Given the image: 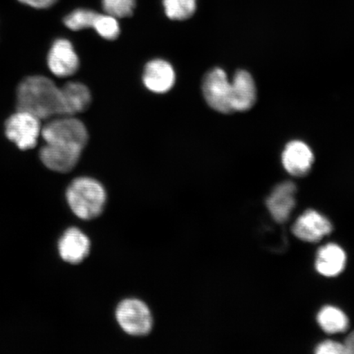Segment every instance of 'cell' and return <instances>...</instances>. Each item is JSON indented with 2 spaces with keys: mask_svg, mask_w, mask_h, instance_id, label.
<instances>
[{
  "mask_svg": "<svg viewBox=\"0 0 354 354\" xmlns=\"http://www.w3.org/2000/svg\"><path fill=\"white\" fill-rule=\"evenodd\" d=\"M98 13L88 10H77L66 16L64 22L66 28L77 32L87 28H92L95 17Z\"/></svg>",
  "mask_w": 354,
  "mask_h": 354,
  "instance_id": "obj_20",
  "label": "cell"
},
{
  "mask_svg": "<svg viewBox=\"0 0 354 354\" xmlns=\"http://www.w3.org/2000/svg\"><path fill=\"white\" fill-rule=\"evenodd\" d=\"M315 353L317 354H348L344 344L332 342V340H326V342L318 344Z\"/></svg>",
  "mask_w": 354,
  "mask_h": 354,
  "instance_id": "obj_22",
  "label": "cell"
},
{
  "mask_svg": "<svg viewBox=\"0 0 354 354\" xmlns=\"http://www.w3.org/2000/svg\"><path fill=\"white\" fill-rule=\"evenodd\" d=\"M344 344L348 349V354L354 353V331L348 336Z\"/></svg>",
  "mask_w": 354,
  "mask_h": 354,
  "instance_id": "obj_24",
  "label": "cell"
},
{
  "mask_svg": "<svg viewBox=\"0 0 354 354\" xmlns=\"http://www.w3.org/2000/svg\"><path fill=\"white\" fill-rule=\"evenodd\" d=\"M48 66L57 77H68L77 72L79 57L68 39H57L48 55Z\"/></svg>",
  "mask_w": 354,
  "mask_h": 354,
  "instance_id": "obj_7",
  "label": "cell"
},
{
  "mask_svg": "<svg viewBox=\"0 0 354 354\" xmlns=\"http://www.w3.org/2000/svg\"><path fill=\"white\" fill-rule=\"evenodd\" d=\"M64 102L66 115L74 116L75 114L82 113L90 107L91 93L83 83L71 82L61 87Z\"/></svg>",
  "mask_w": 354,
  "mask_h": 354,
  "instance_id": "obj_16",
  "label": "cell"
},
{
  "mask_svg": "<svg viewBox=\"0 0 354 354\" xmlns=\"http://www.w3.org/2000/svg\"><path fill=\"white\" fill-rule=\"evenodd\" d=\"M292 231L299 240L315 243L332 232V225L320 212L310 209L295 221Z\"/></svg>",
  "mask_w": 354,
  "mask_h": 354,
  "instance_id": "obj_8",
  "label": "cell"
},
{
  "mask_svg": "<svg viewBox=\"0 0 354 354\" xmlns=\"http://www.w3.org/2000/svg\"><path fill=\"white\" fill-rule=\"evenodd\" d=\"M17 110L32 114L39 120L66 115L61 88L50 78L32 76L22 81L17 90Z\"/></svg>",
  "mask_w": 354,
  "mask_h": 354,
  "instance_id": "obj_1",
  "label": "cell"
},
{
  "mask_svg": "<svg viewBox=\"0 0 354 354\" xmlns=\"http://www.w3.org/2000/svg\"><path fill=\"white\" fill-rule=\"evenodd\" d=\"M202 88L209 107L221 113H233L231 82L223 69L209 71L203 79Z\"/></svg>",
  "mask_w": 354,
  "mask_h": 354,
  "instance_id": "obj_6",
  "label": "cell"
},
{
  "mask_svg": "<svg viewBox=\"0 0 354 354\" xmlns=\"http://www.w3.org/2000/svg\"><path fill=\"white\" fill-rule=\"evenodd\" d=\"M102 6L107 15L123 19L131 17L134 12L136 0H102Z\"/></svg>",
  "mask_w": 354,
  "mask_h": 354,
  "instance_id": "obj_21",
  "label": "cell"
},
{
  "mask_svg": "<svg viewBox=\"0 0 354 354\" xmlns=\"http://www.w3.org/2000/svg\"><path fill=\"white\" fill-rule=\"evenodd\" d=\"M233 112H245L255 104L257 88L253 77L245 70H239L231 82Z\"/></svg>",
  "mask_w": 354,
  "mask_h": 354,
  "instance_id": "obj_13",
  "label": "cell"
},
{
  "mask_svg": "<svg viewBox=\"0 0 354 354\" xmlns=\"http://www.w3.org/2000/svg\"><path fill=\"white\" fill-rule=\"evenodd\" d=\"M296 187L291 181L277 185L267 199V206L272 218L278 223H285L295 206Z\"/></svg>",
  "mask_w": 354,
  "mask_h": 354,
  "instance_id": "obj_14",
  "label": "cell"
},
{
  "mask_svg": "<svg viewBox=\"0 0 354 354\" xmlns=\"http://www.w3.org/2000/svg\"><path fill=\"white\" fill-rule=\"evenodd\" d=\"M66 196L71 210L83 220L98 218L107 201L103 185L87 176L75 179L66 190Z\"/></svg>",
  "mask_w": 354,
  "mask_h": 354,
  "instance_id": "obj_2",
  "label": "cell"
},
{
  "mask_svg": "<svg viewBox=\"0 0 354 354\" xmlns=\"http://www.w3.org/2000/svg\"><path fill=\"white\" fill-rule=\"evenodd\" d=\"M92 28L98 33L102 38L113 41L120 34V26L118 19L109 15H97Z\"/></svg>",
  "mask_w": 354,
  "mask_h": 354,
  "instance_id": "obj_19",
  "label": "cell"
},
{
  "mask_svg": "<svg viewBox=\"0 0 354 354\" xmlns=\"http://www.w3.org/2000/svg\"><path fill=\"white\" fill-rule=\"evenodd\" d=\"M119 326L127 334L145 336L153 327V317L147 305L142 301L129 299L122 301L116 310Z\"/></svg>",
  "mask_w": 354,
  "mask_h": 354,
  "instance_id": "obj_4",
  "label": "cell"
},
{
  "mask_svg": "<svg viewBox=\"0 0 354 354\" xmlns=\"http://www.w3.org/2000/svg\"><path fill=\"white\" fill-rule=\"evenodd\" d=\"M168 19L183 21L189 19L196 11V0H162Z\"/></svg>",
  "mask_w": 354,
  "mask_h": 354,
  "instance_id": "obj_18",
  "label": "cell"
},
{
  "mask_svg": "<svg viewBox=\"0 0 354 354\" xmlns=\"http://www.w3.org/2000/svg\"><path fill=\"white\" fill-rule=\"evenodd\" d=\"M41 136L46 144L81 150L86 147L88 139L85 124L70 115L52 118L42 128Z\"/></svg>",
  "mask_w": 354,
  "mask_h": 354,
  "instance_id": "obj_3",
  "label": "cell"
},
{
  "mask_svg": "<svg viewBox=\"0 0 354 354\" xmlns=\"http://www.w3.org/2000/svg\"><path fill=\"white\" fill-rule=\"evenodd\" d=\"M143 82L149 91L165 94L175 85L176 73L174 66L163 59L149 61L145 68Z\"/></svg>",
  "mask_w": 354,
  "mask_h": 354,
  "instance_id": "obj_9",
  "label": "cell"
},
{
  "mask_svg": "<svg viewBox=\"0 0 354 354\" xmlns=\"http://www.w3.org/2000/svg\"><path fill=\"white\" fill-rule=\"evenodd\" d=\"M282 165L292 176L307 175L314 162V154L309 146L301 140L290 141L282 153Z\"/></svg>",
  "mask_w": 354,
  "mask_h": 354,
  "instance_id": "obj_10",
  "label": "cell"
},
{
  "mask_svg": "<svg viewBox=\"0 0 354 354\" xmlns=\"http://www.w3.org/2000/svg\"><path fill=\"white\" fill-rule=\"evenodd\" d=\"M91 241L81 230L70 228L61 237L59 252L62 259L71 264H79L90 254Z\"/></svg>",
  "mask_w": 354,
  "mask_h": 354,
  "instance_id": "obj_12",
  "label": "cell"
},
{
  "mask_svg": "<svg viewBox=\"0 0 354 354\" xmlns=\"http://www.w3.org/2000/svg\"><path fill=\"white\" fill-rule=\"evenodd\" d=\"M346 264V254L342 247L328 243L317 252L316 269L321 275L332 277L339 275Z\"/></svg>",
  "mask_w": 354,
  "mask_h": 354,
  "instance_id": "obj_15",
  "label": "cell"
},
{
  "mask_svg": "<svg viewBox=\"0 0 354 354\" xmlns=\"http://www.w3.org/2000/svg\"><path fill=\"white\" fill-rule=\"evenodd\" d=\"M21 3L25 4L37 10H46L50 8L57 1V0H19Z\"/></svg>",
  "mask_w": 354,
  "mask_h": 354,
  "instance_id": "obj_23",
  "label": "cell"
},
{
  "mask_svg": "<svg viewBox=\"0 0 354 354\" xmlns=\"http://www.w3.org/2000/svg\"><path fill=\"white\" fill-rule=\"evenodd\" d=\"M317 320L321 328L328 334L340 333L346 330L348 326L346 314L333 306L322 308L317 314Z\"/></svg>",
  "mask_w": 354,
  "mask_h": 354,
  "instance_id": "obj_17",
  "label": "cell"
},
{
  "mask_svg": "<svg viewBox=\"0 0 354 354\" xmlns=\"http://www.w3.org/2000/svg\"><path fill=\"white\" fill-rule=\"evenodd\" d=\"M41 121L32 114L17 110L6 122V136L21 150L33 149L41 136Z\"/></svg>",
  "mask_w": 354,
  "mask_h": 354,
  "instance_id": "obj_5",
  "label": "cell"
},
{
  "mask_svg": "<svg viewBox=\"0 0 354 354\" xmlns=\"http://www.w3.org/2000/svg\"><path fill=\"white\" fill-rule=\"evenodd\" d=\"M82 152V150L78 149L46 144L39 152V157L48 169L66 174L76 167Z\"/></svg>",
  "mask_w": 354,
  "mask_h": 354,
  "instance_id": "obj_11",
  "label": "cell"
}]
</instances>
